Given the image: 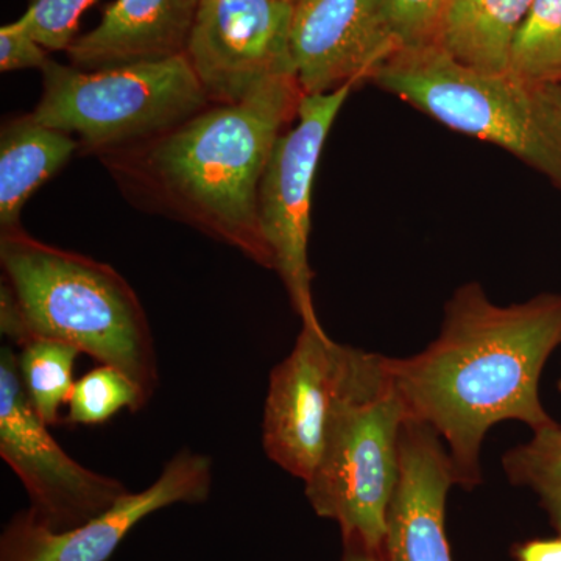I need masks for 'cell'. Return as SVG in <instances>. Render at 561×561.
<instances>
[{"instance_id":"6","label":"cell","mask_w":561,"mask_h":561,"mask_svg":"<svg viewBox=\"0 0 561 561\" xmlns=\"http://www.w3.org/2000/svg\"><path fill=\"white\" fill-rule=\"evenodd\" d=\"M209 105L186 55L101 70L49 60L31 114L105 154L153 139Z\"/></svg>"},{"instance_id":"21","label":"cell","mask_w":561,"mask_h":561,"mask_svg":"<svg viewBox=\"0 0 561 561\" xmlns=\"http://www.w3.org/2000/svg\"><path fill=\"white\" fill-rule=\"evenodd\" d=\"M98 0H31L18 24L31 33L44 49L68 50L79 36V22L84 11Z\"/></svg>"},{"instance_id":"14","label":"cell","mask_w":561,"mask_h":561,"mask_svg":"<svg viewBox=\"0 0 561 561\" xmlns=\"http://www.w3.org/2000/svg\"><path fill=\"white\" fill-rule=\"evenodd\" d=\"M201 0H114L68 50L81 70L121 68L186 55Z\"/></svg>"},{"instance_id":"15","label":"cell","mask_w":561,"mask_h":561,"mask_svg":"<svg viewBox=\"0 0 561 561\" xmlns=\"http://www.w3.org/2000/svg\"><path fill=\"white\" fill-rule=\"evenodd\" d=\"M80 142L69 133L33 119L32 114L5 122L0 131V228L21 227L32 195L65 168Z\"/></svg>"},{"instance_id":"25","label":"cell","mask_w":561,"mask_h":561,"mask_svg":"<svg viewBox=\"0 0 561 561\" xmlns=\"http://www.w3.org/2000/svg\"><path fill=\"white\" fill-rule=\"evenodd\" d=\"M343 561H391L389 553L386 551V546L379 551L367 549L359 542L345 541V556Z\"/></svg>"},{"instance_id":"26","label":"cell","mask_w":561,"mask_h":561,"mask_svg":"<svg viewBox=\"0 0 561 561\" xmlns=\"http://www.w3.org/2000/svg\"><path fill=\"white\" fill-rule=\"evenodd\" d=\"M553 83H561V76L559 77V79H557L556 81H553Z\"/></svg>"},{"instance_id":"13","label":"cell","mask_w":561,"mask_h":561,"mask_svg":"<svg viewBox=\"0 0 561 561\" xmlns=\"http://www.w3.org/2000/svg\"><path fill=\"white\" fill-rule=\"evenodd\" d=\"M457 485L451 456L437 432L408 419L400 438V481L387 516L391 561H453L446 501Z\"/></svg>"},{"instance_id":"3","label":"cell","mask_w":561,"mask_h":561,"mask_svg":"<svg viewBox=\"0 0 561 561\" xmlns=\"http://www.w3.org/2000/svg\"><path fill=\"white\" fill-rule=\"evenodd\" d=\"M0 331L20 348L68 343L130 376L146 394L158 387L153 334L138 295L121 273L83 254L32 238L0 234Z\"/></svg>"},{"instance_id":"8","label":"cell","mask_w":561,"mask_h":561,"mask_svg":"<svg viewBox=\"0 0 561 561\" xmlns=\"http://www.w3.org/2000/svg\"><path fill=\"white\" fill-rule=\"evenodd\" d=\"M0 456L27 491L28 516L50 530L76 529L128 493L117 479L72 459L51 437L27 400L9 346L0 351Z\"/></svg>"},{"instance_id":"27","label":"cell","mask_w":561,"mask_h":561,"mask_svg":"<svg viewBox=\"0 0 561 561\" xmlns=\"http://www.w3.org/2000/svg\"><path fill=\"white\" fill-rule=\"evenodd\" d=\"M559 95H560V101H561V83H559Z\"/></svg>"},{"instance_id":"2","label":"cell","mask_w":561,"mask_h":561,"mask_svg":"<svg viewBox=\"0 0 561 561\" xmlns=\"http://www.w3.org/2000/svg\"><path fill=\"white\" fill-rule=\"evenodd\" d=\"M305 91L276 77L238 103L201 111L153 139L102 154L135 198L275 268L260 224V186Z\"/></svg>"},{"instance_id":"22","label":"cell","mask_w":561,"mask_h":561,"mask_svg":"<svg viewBox=\"0 0 561 561\" xmlns=\"http://www.w3.org/2000/svg\"><path fill=\"white\" fill-rule=\"evenodd\" d=\"M449 2L451 0H386L387 18L400 47L437 43Z\"/></svg>"},{"instance_id":"20","label":"cell","mask_w":561,"mask_h":561,"mask_svg":"<svg viewBox=\"0 0 561 561\" xmlns=\"http://www.w3.org/2000/svg\"><path fill=\"white\" fill-rule=\"evenodd\" d=\"M147 402L146 394L130 376L113 365H99L73 383L68 421L80 426H98L124 409L138 412Z\"/></svg>"},{"instance_id":"23","label":"cell","mask_w":561,"mask_h":561,"mask_svg":"<svg viewBox=\"0 0 561 561\" xmlns=\"http://www.w3.org/2000/svg\"><path fill=\"white\" fill-rule=\"evenodd\" d=\"M47 51L18 21L0 28V70L3 73L22 69L43 70L50 60Z\"/></svg>"},{"instance_id":"4","label":"cell","mask_w":561,"mask_h":561,"mask_svg":"<svg viewBox=\"0 0 561 561\" xmlns=\"http://www.w3.org/2000/svg\"><path fill=\"white\" fill-rule=\"evenodd\" d=\"M371 83L454 131L508 151L561 191L557 83L470 68L437 44L401 47Z\"/></svg>"},{"instance_id":"29","label":"cell","mask_w":561,"mask_h":561,"mask_svg":"<svg viewBox=\"0 0 561 561\" xmlns=\"http://www.w3.org/2000/svg\"><path fill=\"white\" fill-rule=\"evenodd\" d=\"M291 2H294V3H295V2H298V0H291Z\"/></svg>"},{"instance_id":"7","label":"cell","mask_w":561,"mask_h":561,"mask_svg":"<svg viewBox=\"0 0 561 561\" xmlns=\"http://www.w3.org/2000/svg\"><path fill=\"white\" fill-rule=\"evenodd\" d=\"M353 84L305 95L297 121L273 147L260 186V224L275 268L302 323H320L309 265L312 186L321 151Z\"/></svg>"},{"instance_id":"9","label":"cell","mask_w":561,"mask_h":561,"mask_svg":"<svg viewBox=\"0 0 561 561\" xmlns=\"http://www.w3.org/2000/svg\"><path fill=\"white\" fill-rule=\"evenodd\" d=\"M291 0H201L186 57L214 105L238 103L295 76Z\"/></svg>"},{"instance_id":"19","label":"cell","mask_w":561,"mask_h":561,"mask_svg":"<svg viewBox=\"0 0 561 561\" xmlns=\"http://www.w3.org/2000/svg\"><path fill=\"white\" fill-rule=\"evenodd\" d=\"M508 72L553 83L561 76V0H534L516 33Z\"/></svg>"},{"instance_id":"5","label":"cell","mask_w":561,"mask_h":561,"mask_svg":"<svg viewBox=\"0 0 561 561\" xmlns=\"http://www.w3.org/2000/svg\"><path fill=\"white\" fill-rule=\"evenodd\" d=\"M404 404L383 367V356L350 346L348 360L323 449L305 493L321 518L341 526L343 541L379 551L400 481Z\"/></svg>"},{"instance_id":"10","label":"cell","mask_w":561,"mask_h":561,"mask_svg":"<svg viewBox=\"0 0 561 561\" xmlns=\"http://www.w3.org/2000/svg\"><path fill=\"white\" fill-rule=\"evenodd\" d=\"M350 345L332 341L321 323H302L289 356L268 378L262 446L273 463L302 482L323 449Z\"/></svg>"},{"instance_id":"18","label":"cell","mask_w":561,"mask_h":561,"mask_svg":"<svg viewBox=\"0 0 561 561\" xmlns=\"http://www.w3.org/2000/svg\"><path fill=\"white\" fill-rule=\"evenodd\" d=\"M508 481L526 486L540 497L557 535L561 537V426L534 431L529 442L508 449L502 456Z\"/></svg>"},{"instance_id":"11","label":"cell","mask_w":561,"mask_h":561,"mask_svg":"<svg viewBox=\"0 0 561 561\" xmlns=\"http://www.w3.org/2000/svg\"><path fill=\"white\" fill-rule=\"evenodd\" d=\"M213 486L208 456L181 449L149 489L131 493L76 529L55 531L16 513L0 538V561H106L139 522L175 504H201Z\"/></svg>"},{"instance_id":"28","label":"cell","mask_w":561,"mask_h":561,"mask_svg":"<svg viewBox=\"0 0 561 561\" xmlns=\"http://www.w3.org/2000/svg\"><path fill=\"white\" fill-rule=\"evenodd\" d=\"M559 390L561 391V376H560V379H559Z\"/></svg>"},{"instance_id":"24","label":"cell","mask_w":561,"mask_h":561,"mask_svg":"<svg viewBox=\"0 0 561 561\" xmlns=\"http://www.w3.org/2000/svg\"><path fill=\"white\" fill-rule=\"evenodd\" d=\"M513 553L516 561H561V537L522 542Z\"/></svg>"},{"instance_id":"17","label":"cell","mask_w":561,"mask_h":561,"mask_svg":"<svg viewBox=\"0 0 561 561\" xmlns=\"http://www.w3.org/2000/svg\"><path fill=\"white\" fill-rule=\"evenodd\" d=\"M80 351L57 341H31L20 346L18 373L33 411L47 426L60 424L61 405L73 389V365Z\"/></svg>"},{"instance_id":"1","label":"cell","mask_w":561,"mask_h":561,"mask_svg":"<svg viewBox=\"0 0 561 561\" xmlns=\"http://www.w3.org/2000/svg\"><path fill=\"white\" fill-rule=\"evenodd\" d=\"M561 345V294L511 306L490 300L481 284L457 287L442 330L420 353L383 356L408 419L427 424L451 456L457 485L482 483L481 454L491 427L519 421L531 431L556 423L540 379Z\"/></svg>"},{"instance_id":"12","label":"cell","mask_w":561,"mask_h":561,"mask_svg":"<svg viewBox=\"0 0 561 561\" xmlns=\"http://www.w3.org/2000/svg\"><path fill=\"white\" fill-rule=\"evenodd\" d=\"M290 46L306 95L371 81L376 70L401 49L391 32L386 0H298Z\"/></svg>"},{"instance_id":"16","label":"cell","mask_w":561,"mask_h":561,"mask_svg":"<svg viewBox=\"0 0 561 561\" xmlns=\"http://www.w3.org/2000/svg\"><path fill=\"white\" fill-rule=\"evenodd\" d=\"M534 0H451L437 46L470 68L505 72Z\"/></svg>"}]
</instances>
